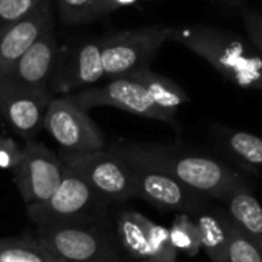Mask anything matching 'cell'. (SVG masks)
Returning a JSON list of instances; mask_svg holds the SVG:
<instances>
[{"label": "cell", "instance_id": "obj_8", "mask_svg": "<svg viewBox=\"0 0 262 262\" xmlns=\"http://www.w3.org/2000/svg\"><path fill=\"white\" fill-rule=\"evenodd\" d=\"M116 237L131 262L178 260V251L171 244L168 228L135 210H123L117 214Z\"/></svg>", "mask_w": 262, "mask_h": 262}, {"label": "cell", "instance_id": "obj_1", "mask_svg": "<svg viewBox=\"0 0 262 262\" xmlns=\"http://www.w3.org/2000/svg\"><path fill=\"white\" fill-rule=\"evenodd\" d=\"M119 156L161 170L204 198L225 199L236 190H253L239 170L214 158L162 144H120L111 148Z\"/></svg>", "mask_w": 262, "mask_h": 262}, {"label": "cell", "instance_id": "obj_11", "mask_svg": "<svg viewBox=\"0 0 262 262\" xmlns=\"http://www.w3.org/2000/svg\"><path fill=\"white\" fill-rule=\"evenodd\" d=\"M70 96L85 111L94 106H113L129 114L161 120L174 126V123L155 105L145 88L128 77L111 79L102 86H90Z\"/></svg>", "mask_w": 262, "mask_h": 262}, {"label": "cell", "instance_id": "obj_17", "mask_svg": "<svg viewBox=\"0 0 262 262\" xmlns=\"http://www.w3.org/2000/svg\"><path fill=\"white\" fill-rule=\"evenodd\" d=\"M126 77L141 83L145 88V91L148 93V96L151 97V100L155 102V105L178 128L176 116H178L181 106L190 102V96L179 83H176L174 80H171L167 76L155 73L151 68H144V70L136 71Z\"/></svg>", "mask_w": 262, "mask_h": 262}, {"label": "cell", "instance_id": "obj_22", "mask_svg": "<svg viewBox=\"0 0 262 262\" xmlns=\"http://www.w3.org/2000/svg\"><path fill=\"white\" fill-rule=\"evenodd\" d=\"M227 224L230 230L228 262H262V248L242 234L228 217Z\"/></svg>", "mask_w": 262, "mask_h": 262}, {"label": "cell", "instance_id": "obj_14", "mask_svg": "<svg viewBox=\"0 0 262 262\" xmlns=\"http://www.w3.org/2000/svg\"><path fill=\"white\" fill-rule=\"evenodd\" d=\"M59 51L60 48L54 36V30L50 28L7 71L4 77H0V80L25 90L50 91V80L54 73Z\"/></svg>", "mask_w": 262, "mask_h": 262}, {"label": "cell", "instance_id": "obj_29", "mask_svg": "<svg viewBox=\"0 0 262 262\" xmlns=\"http://www.w3.org/2000/svg\"><path fill=\"white\" fill-rule=\"evenodd\" d=\"M139 2H150V0H139Z\"/></svg>", "mask_w": 262, "mask_h": 262}, {"label": "cell", "instance_id": "obj_12", "mask_svg": "<svg viewBox=\"0 0 262 262\" xmlns=\"http://www.w3.org/2000/svg\"><path fill=\"white\" fill-rule=\"evenodd\" d=\"M105 79L102 65L100 40H86L79 47L62 54L54 67V73L50 80V91L60 93L63 96L73 94L80 88H88Z\"/></svg>", "mask_w": 262, "mask_h": 262}, {"label": "cell", "instance_id": "obj_25", "mask_svg": "<svg viewBox=\"0 0 262 262\" xmlns=\"http://www.w3.org/2000/svg\"><path fill=\"white\" fill-rule=\"evenodd\" d=\"M242 10V20L247 31V39L250 43L262 54V13L241 8Z\"/></svg>", "mask_w": 262, "mask_h": 262}, {"label": "cell", "instance_id": "obj_21", "mask_svg": "<svg viewBox=\"0 0 262 262\" xmlns=\"http://www.w3.org/2000/svg\"><path fill=\"white\" fill-rule=\"evenodd\" d=\"M170 239L176 251L184 253L190 257L201 251V239L196 221H193L187 213H178L168 228Z\"/></svg>", "mask_w": 262, "mask_h": 262}, {"label": "cell", "instance_id": "obj_9", "mask_svg": "<svg viewBox=\"0 0 262 262\" xmlns=\"http://www.w3.org/2000/svg\"><path fill=\"white\" fill-rule=\"evenodd\" d=\"M14 182L28 207L40 205L51 198L63 176L60 156L37 141H28L17 161Z\"/></svg>", "mask_w": 262, "mask_h": 262}, {"label": "cell", "instance_id": "obj_18", "mask_svg": "<svg viewBox=\"0 0 262 262\" xmlns=\"http://www.w3.org/2000/svg\"><path fill=\"white\" fill-rule=\"evenodd\" d=\"M251 191L236 190L222 201L227 205V217L242 234L262 248V205Z\"/></svg>", "mask_w": 262, "mask_h": 262}, {"label": "cell", "instance_id": "obj_10", "mask_svg": "<svg viewBox=\"0 0 262 262\" xmlns=\"http://www.w3.org/2000/svg\"><path fill=\"white\" fill-rule=\"evenodd\" d=\"M122 159L129 167L135 198L147 201L164 211H198L204 205V196L184 187L167 173L136 161Z\"/></svg>", "mask_w": 262, "mask_h": 262}, {"label": "cell", "instance_id": "obj_7", "mask_svg": "<svg viewBox=\"0 0 262 262\" xmlns=\"http://www.w3.org/2000/svg\"><path fill=\"white\" fill-rule=\"evenodd\" d=\"M42 128L56 141L60 153L82 155L105 148L100 128L70 94L53 97L47 106Z\"/></svg>", "mask_w": 262, "mask_h": 262}, {"label": "cell", "instance_id": "obj_13", "mask_svg": "<svg viewBox=\"0 0 262 262\" xmlns=\"http://www.w3.org/2000/svg\"><path fill=\"white\" fill-rule=\"evenodd\" d=\"M51 99V91L25 90L0 80V119L27 142L33 141Z\"/></svg>", "mask_w": 262, "mask_h": 262}, {"label": "cell", "instance_id": "obj_6", "mask_svg": "<svg viewBox=\"0 0 262 262\" xmlns=\"http://www.w3.org/2000/svg\"><path fill=\"white\" fill-rule=\"evenodd\" d=\"M60 161L82 176L102 204H123L135 199L129 167L116 151L103 148L82 155L60 153Z\"/></svg>", "mask_w": 262, "mask_h": 262}, {"label": "cell", "instance_id": "obj_24", "mask_svg": "<svg viewBox=\"0 0 262 262\" xmlns=\"http://www.w3.org/2000/svg\"><path fill=\"white\" fill-rule=\"evenodd\" d=\"M43 0H0V30L36 11Z\"/></svg>", "mask_w": 262, "mask_h": 262}, {"label": "cell", "instance_id": "obj_19", "mask_svg": "<svg viewBox=\"0 0 262 262\" xmlns=\"http://www.w3.org/2000/svg\"><path fill=\"white\" fill-rule=\"evenodd\" d=\"M201 239V250H204L211 262H228L230 230L225 214L204 213L196 221Z\"/></svg>", "mask_w": 262, "mask_h": 262}, {"label": "cell", "instance_id": "obj_5", "mask_svg": "<svg viewBox=\"0 0 262 262\" xmlns=\"http://www.w3.org/2000/svg\"><path fill=\"white\" fill-rule=\"evenodd\" d=\"M168 33L170 27L150 25L117 31L99 39L105 77L110 80L126 77L150 68L162 45L168 42Z\"/></svg>", "mask_w": 262, "mask_h": 262}, {"label": "cell", "instance_id": "obj_26", "mask_svg": "<svg viewBox=\"0 0 262 262\" xmlns=\"http://www.w3.org/2000/svg\"><path fill=\"white\" fill-rule=\"evenodd\" d=\"M20 150L22 147H19L14 139L0 136V168L14 170L20 158Z\"/></svg>", "mask_w": 262, "mask_h": 262}, {"label": "cell", "instance_id": "obj_27", "mask_svg": "<svg viewBox=\"0 0 262 262\" xmlns=\"http://www.w3.org/2000/svg\"><path fill=\"white\" fill-rule=\"evenodd\" d=\"M139 4V0H97V14L106 16L110 13L123 10V8H131Z\"/></svg>", "mask_w": 262, "mask_h": 262}, {"label": "cell", "instance_id": "obj_4", "mask_svg": "<svg viewBox=\"0 0 262 262\" xmlns=\"http://www.w3.org/2000/svg\"><path fill=\"white\" fill-rule=\"evenodd\" d=\"M105 207L82 176L63 165L62 181L51 198L40 205L28 207V211L37 227H67L99 222L97 217Z\"/></svg>", "mask_w": 262, "mask_h": 262}, {"label": "cell", "instance_id": "obj_28", "mask_svg": "<svg viewBox=\"0 0 262 262\" xmlns=\"http://www.w3.org/2000/svg\"><path fill=\"white\" fill-rule=\"evenodd\" d=\"M227 5L230 7H234V8H242V4H244V0H225Z\"/></svg>", "mask_w": 262, "mask_h": 262}, {"label": "cell", "instance_id": "obj_16", "mask_svg": "<svg viewBox=\"0 0 262 262\" xmlns=\"http://www.w3.org/2000/svg\"><path fill=\"white\" fill-rule=\"evenodd\" d=\"M213 138L219 150L241 167L245 173L262 174V138L244 129H234L225 125L213 126Z\"/></svg>", "mask_w": 262, "mask_h": 262}, {"label": "cell", "instance_id": "obj_3", "mask_svg": "<svg viewBox=\"0 0 262 262\" xmlns=\"http://www.w3.org/2000/svg\"><path fill=\"white\" fill-rule=\"evenodd\" d=\"M37 241L57 259L68 262H126L117 237L100 222L39 227Z\"/></svg>", "mask_w": 262, "mask_h": 262}, {"label": "cell", "instance_id": "obj_23", "mask_svg": "<svg viewBox=\"0 0 262 262\" xmlns=\"http://www.w3.org/2000/svg\"><path fill=\"white\" fill-rule=\"evenodd\" d=\"M60 20L67 25L88 24L99 17L97 0H57Z\"/></svg>", "mask_w": 262, "mask_h": 262}, {"label": "cell", "instance_id": "obj_20", "mask_svg": "<svg viewBox=\"0 0 262 262\" xmlns=\"http://www.w3.org/2000/svg\"><path fill=\"white\" fill-rule=\"evenodd\" d=\"M0 262H56V259L37 239L2 237Z\"/></svg>", "mask_w": 262, "mask_h": 262}, {"label": "cell", "instance_id": "obj_2", "mask_svg": "<svg viewBox=\"0 0 262 262\" xmlns=\"http://www.w3.org/2000/svg\"><path fill=\"white\" fill-rule=\"evenodd\" d=\"M168 40L184 45L207 60L233 85L262 91V54L248 39L217 27L191 25L170 28Z\"/></svg>", "mask_w": 262, "mask_h": 262}, {"label": "cell", "instance_id": "obj_15", "mask_svg": "<svg viewBox=\"0 0 262 262\" xmlns=\"http://www.w3.org/2000/svg\"><path fill=\"white\" fill-rule=\"evenodd\" d=\"M50 28H53V10L50 0H43L30 16L0 30V77Z\"/></svg>", "mask_w": 262, "mask_h": 262}]
</instances>
